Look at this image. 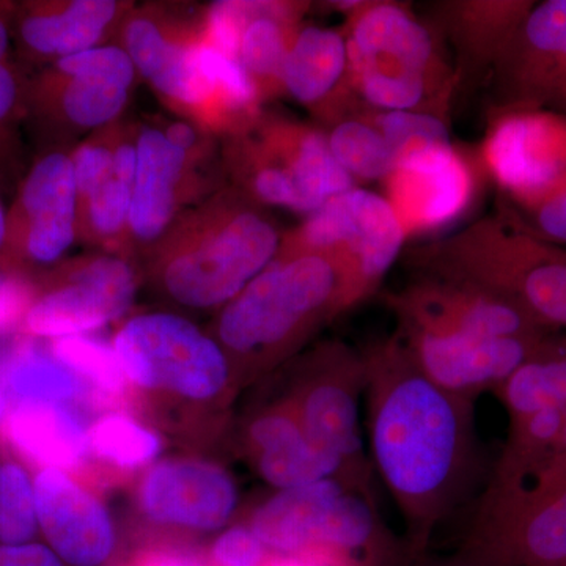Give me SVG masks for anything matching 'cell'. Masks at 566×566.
<instances>
[{"label":"cell","instance_id":"1","mask_svg":"<svg viewBox=\"0 0 566 566\" xmlns=\"http://www.w3.org/2000/svg\"><path fill=\"white\" fill-rule=\"evenodd\" d=\"M364 364L375 468L403 517L408 558L423 557L479 468L474 405L427 378L398 333Z\"/></svg>","mask_w":566,"mask_h":566},{"label":"cell","instance_id":"2","mask_svg":"<svg viewBox=\"0 0 566 566\" xmlns=\"http://www.w3.org/2000/svg\"><path fill=\"white\" fill-rule=\"evenodd\" d=\"M283 234L266 208L226 185L193 205L147 252L153 279L189 308L232 303L281 252Z\"/></svg>","mask_w":566,"mask_h":566},{"label":"cell","instance_id":"3","mask_svg":"<svg viewBox=\"0 0 566 566\" xmlns=\"http://www.w3.org/2000/svg\"><path fill=\"white\" fill-rule=\"evenodd\" d=\"M229 185L260 207L312 214L327 200L356 188L335 161L326 133L277 115H260L222 139Z\"/></svg>","mask_w":566,"mask_h":566},{"label":"cell","instance_id":"4","mask_svg":"<svg viewBox=\"0 0 566 566\" xmlns=\"http://www.w3.org/2000/svg\"><path fill=\"white\" fill-rule=\"evenodd\" d=\"M348 307L344 277L327 256L281 251L223 307L218 334L241 356L281 352Z\"/></svg>","mask_w":566,"mask_h":566},{"label":"cell","instance_id":"5","mask_svg":"<svg viewBox=\"0 0 566 566\" xmlns=\"http://www.w3.org/2000/svg\"><path fill=\"white\" fill-rule=\"evenodd\" d=\"M349 85L368 106L381 112H423L441 95V70L433 35L403 7L360 2L352 10Z\"/></svg>","mask_w":566,"mask_h":566},{"label":"cell","instance_id":"6","mask_svg":"<svg viewBox=\"0 0 566 566\" xmlns=\"http://www.w3.org/2000/svg\"><path fill=\"white\" fill-rule=\"evenodd\" d=\"M212 139L186 120L137 126L129 252L150 251L182 212L227 185L207 175L214 158Z\"/></svg>","mask_w":566,"mask_h":566},{"label":"cell","instance_id":"7","mask_svg":"<svg viewBox=\"0 0 566 566\" xmlns=\"http://www.w3.org/2000/svg\"><path fill=\"white\" fill-rule=\"evenodd\" d=\"M406 232L386 197L353 188L283 234L281 251L316 252L340 271L349 307L370 296L400 256Z\"/></svg>","mask_w":566,"mask_h":566},{"label":"cell","instance_id":"8","mask_svg":"<svg viewBox=\"0 0 566 566\" xmlns=\"http://www.w3.org/2000/svg\"><path fill=\"white\" fill-rule=\"evenodd\" d=\"M139 80L120 44H103L36 71L28 117L52 140L85 139L120 122Z\"/></svg>","mask_w":566,"mask_h":566},{"label":"cell","instance_id":"9","mask_svg":"<svg viewBox=\"0 0 566 566\" xmlns=\"http://www.w3.org/2000/svg\"><path fill=\"white\" fill-rule=\"evenodd\" d=\"M458 557L471 566H566V475L491 485Z\"/></svg>","mask_w":566,"mask_h":566},{"label":"cell","instance_id":"10","mask_svg":"<svg viewBox=\"0 0 566 566\" xmlns=\"http://www.w3.org/2000/svg\"><path fill=\"white\" fill-rule=\"evenodd\" d=\"M114 352L126 378L148 389L203 400L229 381L221 346L182 316H134L115 335Z\"/></svg>","mask_w":566,"mask_h":566},{"label":"cell","instance_id":"11","mask_svg":"<svg viewBox=\"0 0 566 566\" xmlns=\"http://www.w3.org/2000/svg\"><path fill=\"white\" fill-rule=\"evenodd\" d=\"M482 166L512 210L542 203L566 182V115L497 107L482 144Z\"/></svg>","mask_w":566,"mask_h":566},{"label":"cell","instance_id":"12","mask_svg":"<svg viewBox=\"0 0 566 566\" xmlns=\"http://www.w3.org/2000/svg\"><path fill=\"white\" fill-rule=\"evenodd\" d=\"M80 241L76 181L70 150L48 148L35 159L7 210L0 270L51 266Z\"/></svg>","mask_w":566,"mask_h":566},{"label":"cell","instance_id":"13","mask_svg":"<svg viewBox=\"0 0 566 566\" xmlns=\"http://www.w3.org/2000/svg\"><path fill=\"white\" fill-rule=\"evenodd\" d=\"M136 293L137 270L129 256H82L66 266L57 285L33 301L22 316L24 329L54 340L84 335L122 318Z\"/></svg>","mask_w":566,"mask_h":566},{"label":"cell","instance_id":"14","mask_svg":"<svg viewBox=\"0 0 566 566\" xmlns=\"http://www.w3.org/2000/svg\"><path fill=\"white\" fill-rule=\"evenodd\" d=\"M203 25L205 9L148 3L133 6L117 35L140 80L186 122L196 114L192 54Z\"/></svg>","mask_w":566,"mask_h":566},{"label":"cell","instance_id":"15","mask_svg":"<svg viewBox=\"0 0 566 566\" xmlns=\"http://www.w3.org/2000/svg\"><path fill=\"white\" fill-rule=\"evenodd\" d=\"M400 327L472 337H532L554 333L521 305L469 283L424 273L389 296Z\"/></svg>","mask_w":566,"mask_h":566},{"label":"cell","instance_id":"16","mask_svg":"<svg viewBox=\"0 0 566 566\" xmlns=\"http://www.w3.org/2000/svg\"><path fill=\"white\" fill-rule=\"evenodd\" d=\"M493 69L499 107L566 115V0L532 3Z\"/></svg>","mask_w":566,"mask_h":566},{"label":"cell","instance_id":"17","mask_svg":"<svg viewBox=\"0 0 566 566\" xmlns=\"http://www.w3.org/2000/svg\"><path fill=\"white\" fill-rule=\"evenodd\" d=\"M137 126L120 139L93 137L71 151L80 211V241L99 252L129 253Z\"/></svg>","mask_w":566,"mask_h":566},{"label":"cell","instance_id":"18","mask_svg":"<svg viewBox=\"0 0 566 566\" xmlns=\"http://www.w3.org/2000/svg\"><path fill=\"white\" fill-rule=\"evenodd\" d=\"M133 6L117 0L10 2L14 57L41 70L70 55L115 43Z\"/></svg>","mask_w":566,"mask_h":566},{"label":"cell","instance_id":"19","mask_svg":"<svg viewBox=\"0 0 566 566\" xmlns=\"http://www.w3.org/2000/svg\"><path fill=\"white\" fill-rule=\"evenodd\" d=\"M422 374L447 392L474 400L475 395L504 385L551 334L532 337H472L400 327Z\"/></svg>","mask_w":566,"mask_h":566},{"label":"cell","instance_id":"20","mask_svg":"<svg viewBox=\"0 0 566 566\" xmlns=\"http://www.w3.org/2000/svg\"><path fill=\"white\" fill-rule=\"evenodd\" d=\"M386 188L406 237L434 232L464 214L475 178L453 144L434 145L395 163Z\"/></svg>","mask_w":566,"mask_h":566},{"label":"cell","instance_id":"21","mask_svg":"<svg viewBox=\"0 0 566 566\" xmlns=\"http://www.w3.org/2000/svg\"><path fill=\"white\" fill-rule=\"evenodd\" d=\"M364 390V357L338 346L331 357L329 370L301 398L296 416L315 446L340 457L365 482L359 417Z\"/></svg>","mask_w":566,"mask_h":566},{"label":"cell","instance_id":"22","mask_svg":"<svg viewBox=\"0 0 566 566\" xmlns=\"http://www.w3.org/2000/svg\"><path fill=\"white\" fill-rule=\"evenodd\" d=\"M36 517L50 547L73 566H99L115 545L106 509L59 469L46 468L35 480Z\"/></svg>","mask_w":566,"mask_h":566},{"label":"cell","instance_id":"23","mask_svg":"<svg viewBox=\"0 0 566 566\" xmlns=\"http://www.w3.org/2000/svg\"><path fill=\"white\" fill-rule=\"evenodd\" d=\"M238 494L221 469L197 461H167L148 472L142 505L151 520L174 526L214 531L232 516Z\"/></svg>","mask_w":566,"mask_h":566},{"label":"cell","instance_id":"24","mask_svg":"<svg viewBox=\"0 0 566 566\" xmlns=\"http://www.w3.org/2000/svg\"><path fill=\"white\" fill-rule=\"evenodd\" d=\"M354 480L337 476L281 490L252 517L251 531L268 551L281 556L324 553L335 509Z\"/></svg>","mask_w":566,"mask_h":566},{"label":"cell","instance_id":"25","mask_svg":"<svg viewBox=\"0 0 566 566\" xmlns=\"http://www.w3.org/2000/svg\"><path fill=\"white\" fill-rule=\"evenodd\" d=\"M305 7L293 2H234L237 61L263 103L282 93V70Z\"/></svg>","mask_w":566,"mask_h":566},{"label":"cell","instance_id":"26","mask_svg":"<svg viewBox=\"0 0 566 566\" xmlns=\"http://www.w3.org/2000/svg\"><path fill=\"white\" fill-rule=\"evenodd\" d=\"M348 81V46L344 33L304 25L294 36L282 70V93L308 109L324 112Z\"/></svg>","mask_w":566,"mask_h":566},{"label":"cell","instance_id":"27","mask_svg":"<svg viewBox=\"0 0 566 566\" xmlns=\"http://www.w3.org/2000/svg\"><path fill=\"white\" fill-rule=\"evenodd\" d=\"M9 434L25 455L59 471L74 468L91 449L80 420L51 401H21L11 412Z\"/></svg>","mask_w":566,"mask_h":566},{"label":"cell","instance_id":"28","mask_svg":"<svg viewBox=\"0 0 566 566\" xmlns=\"http://www.w3.org/2000/svg\"><path fill=\"white\" fill-rule=\"evenodd\" d=\"M506 292L547 329L566 327V248L534 241L517 252Z\"/></svg>","mask_w":566,"mask_h":566},{"label":"cell","instance_id":"29","mask_svg":"<svg viewBox=\"0 0 566 566\" xmlns=\"http://www.w3.org/2000/svg\"><path fill=\"white\" fill-rule=\"evenodd\" d=\"M510 419L543 411L566 409V340L546 338L545 344L494 390Z\"/></svg>","mask_w":566,"mask_h":566},{"label":"cell","instance_id":"30","mask_svg":"<svg viewBox=\"0 0 566 566\" xmlns=\"http://www.w3.org/2000/svg\"><path fill=\"white\" fill-rule=\"evenodd\" d=\"M566 409H543L510 419V434L491 485L527 482L543 468L564 427Z\"/></svg>","mask_w":566,"mask_h":566},{"label":"cell","instance_id":"31","mask_svg":"<svg viewBox=\"0 0 566 566\" xmlns=\"http://www.w3.org/2000/svg\"><path fill=\"white\" fill-rule=\"evenodd\" d=\"M256 465L263 479L279 490L311 485L337 476L365 485L340 457L315 446L304 431L256 453Z\"/></svg>","mask_w":566,"mask_h":566},{"label":"cell","instance_id":"32","mask_svg":"<svg viewBox=\"0 0 566 566\" xmlns=\"http://www.w3.org/2000/svg\"><path fill=\"white\" fill-rule=\"evenodd\" d=\"M534 2H465L450 7L452 28L464 52L494 65L506 40Z\"/></svg>","mask_w":566,"mask_h":566},{"label":"cell","instance_id":"33","mask_svg":"<svg viewBox=\"0 0 566 566\" xmlns=\"http://www.w3.org/2000/svg\"><path fill=\"white\" fill-rule=\"evenodd\" d=\"M329 150L353 180L386 181L395 169L394 153L382 134L365 118H344L326 133Z\"/></svg>","mask_w":566,"mask_h":566},{"label":"cell","instance_id":"34","mask_svg":"<svg viewBox=\"0 0 566 566\" xmlns=\"http://www.w3.org/2000/svg\"><path fill=\"white\" fill-rule=\"evenodd\" d=\"M7 382L18 397L32 401H59L77 398L82 394V379L55 357L33 349L22 352L10 364Z\"/></svg>","mask_w":566,"mask_h":566},{"label":"cell","instance_id":"35","mask_svg":"<svg viewBox=\"0 0 566 566\" xmlns=\"http://www.w3.org/2000/svg\"><path fill=\"white\" fill-rule=\"evenodd\" d=\"M88 447L112 463L136 468L148 463L161 450L158 436L125 416L99 420L88 433Z\"/></svg>","mask_w":566,"mask_h":566},{"label":"cell","instance_id":"36","mask_svg":"<svg viewBox=\"0 0 566 566\" xmlns=\"http://www.w3.org/2000/svg\"><path fill=\"white\" fill-rule=\"evenodd\" d=\"M39 528L35 486L18 464L0 465V543H31Z\"/></svg>","mask_w":566,"mask_h":566},{"label":"cell","instance_id":"37","mask_svg":"<svg viewBox=\"0 0 566 566\" xmlns=\"http://www.w3.org/2000/svg\"><path fill=\"white\" fill-rule=\"evenodd\" d=\"M52 354L80 378H87L91 385L107 395L120 394L126 376L118 363L114 348L84 337L57 338L52 345Z\"/></svg>","mask_w":566,"mask_h":566},{"label":"cell","instance_id":"38","mask_svg":"<svg viewBox=\"0 0 566 566\" xmlns=\"http://www.w3.org/2000/svg\"><path fill=\"white\" fill-rule=\"evenodd\" d=\"M368 122L389 144L395 163L423 148L452 144L444 120L431 112H376Z\"/></svg>","mask_w":566,"mask_h":566},{"label":"cell","instance_id":"39","mask_svg":"<svg viewBox=\"0 0 566 566\" xmlns=\"http://www.w3.org/2000/svg\"><path fill=\"white\" fill-rule=\"evenodd\" d=\"M29 80L18 61L0 62V164L18 150V133L28 117Z\"/></svg>","mask_w":566,"mask_h":566},{"label":"cell","instance_id":"40","mask_svg":"<svg viewBox=\"0 0 566 566\" xmlns=\"http://www.w3.org/2000/svg\"><path fill=\"white\" fill-rule=\"evenodd\" d=\"M528 233L554 245L566 248V182L553 196L527 211L505 208Z\"/></svg>","mask_w":566,"mask_h":566},{"label":"cell","instance_id":"41","mask_svg":"<svg viewBox=\"0 0 566 566\" xmlns=\"http://www.w3.org/2000/svg\"><path fill=\"white\" fill-rule=\"evenodd\" d=\"M268 549L251 528L234 527L226 532L212 547V557L219 566H262Z\"/></svg>","mask_w":566,"mask_h":566},{"label":"cell","instance_id":"42","mask_svg":"<svg viewBox=\"0 0 566 566\" xmlns=\"http://www.w3.org/2000/svg\"><path fill=\"white\" fill-rule=\"evenodd\" d=\"M31 304V285L20 274L0 270V331L24 316Z\"/></svg>","mask_w":566,"mask_h":566},{"label":"cell","instance_id":"43","mask_svg":"<svg viewBox=\"0 0 566 566\" xmlns=\"http://www.w3.org/2000/svg\"><path fill=\"white\" fill-rule=\"evenodd\" d=\"M566 474V417L564 427H562L560 434H558L556 444L551 450V455L547 458L546 463L534 476H557ZM532 476V479H534Z\"/></svg>","mask_w":566,"mask_h":566},{"label":"cell","instance_id":"44","mask_svg":"<svg viewBox=\"0 0 566 566\" xmlns=\"http://www.w3.org/2000/svg\"><path fill=\"white\" fill-rule=\"evenodd\" d=\"M17 61L11 36L10 2L0 3V62Z\"/></svg>","mask_w":566,"mask_h":566},{"label":"cell","instance_id":"45","mask_svg":"<svg viewBox=\"0 0 566 566\" xmlns=\"http://www.w3.org/2000/svg\"><path fill=\"white\" fill-rule=\"evenodd\" d=\"M7 240V210L0 199V262H2L3 249Z\"/></svg>","mask_w":566,"mask_h":566},{"label":"cell","instance_id":"46","mask_svg":"<svg viewBox=\"0 0 566 566\" xmlns=\"http://www.w3.org/2000/svg\"><path fill=\"white\" fill-rule=\"evenodd\" d=\"M406 566H471L465 564V562L461 560L460 557L457 560L447 562V564H428V562H422V557L417 558H408V564Z\"/></svg>","mask_w":566,"mask_h":566},{"label":"cell","instance_id":"47","mask_svg":"<svg viewBox=\"0 0 566 566\" xmlns=\"http://www.w3.org/2000/svg\"><path fill=\"white\" fill-rule=\"evenodd\" d=\"M153 566H191V565L181 564V562H163V564L153 565Z\"/></svg>","mask_w":566,"mask_h":566},{"label":"cell","instance_id":"48","mask_svg":"<svg viewBox=\"0 0 566 566\" xmlns=\"http://www.w3.org/2000/svg\"><path fill=\"white\" fill-rule=\"evenodd\" d=\"M3 409H6V398H3L2 390H0V417L3 415Z\"/></svg>","mask_w":566,"mask_h":566}]
</instances>
